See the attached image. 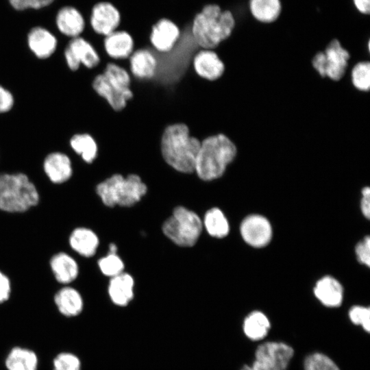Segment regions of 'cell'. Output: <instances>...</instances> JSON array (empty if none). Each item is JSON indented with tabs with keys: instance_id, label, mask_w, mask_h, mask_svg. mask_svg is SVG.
<instances>
[{
	"instance_id": "obj_1",
	"label": "cell",
	"mask_w": 370,
	"mask_h": 370,
	"mask_svg": "<svg viewBox=\"0 0 370 370\" xmlns=\"http://www.w3.org/2000/svg\"><path fill=\"white\" fill-rule=\"evenodd\" d=\"M201 140L191 134L185 123L166 125L160 138V153L164 162L175 171L186 174L195 171Z\"/></svg>"
},
{
	"instance_id": "obj_2",
	"label": "cell",
	"mask_w": 370,
	"mask_h": 370,
	"mask_svg": "<svg viewBox=\"0 0 370 370\" xmlns=\"http://www.w3.org/2000/svg\"><path fill=\"white\" fill-rule=\"evenodd\" d=\"M236 154V146L227 135L219 133L208 136L201 140L194 173L205 182L217 180L225 173Z\"/></svg>"
},
{
	"instance_id": "obj_3",
	"label": "cell",
	"mask_w": 370,
	"mask_h": 370,
	"mask_svg": "<svg viewBox=\"0 0 370 370\" xmlns=\"http://www.w3.org/2000/svg\"><path fill=\"white\" fill-rule=\"evenodd\" d=\"M235 25L231 11L223 10L218 4L210 3L195 14L191 32L195 42L201 49L214 50L231 36Z\"/></svg>"
},
{
	"instance_id": "obj_4",
	"label": "cell",
	"mask_w": 370,
	"mask_h": 370,
	"mask_svg": "<svg viewBox=\"0 0 370 370\" xmlns=\"http://www.w3.org/2000/svg\"><path fill=\"white\" fill-rule=\"evenodd\" d=\"M39 201V192L27 175L21 172L0 173V210L24 212Z\"/></svg>"
},
{
	"instance_id": "obj_5",
	"label": "cell",
	"mask_w": 370,
	"mask_h": 370,
	"mask_svg": "<svg viewBox=\"0 0 370 370\" xmlns=\"http://www.w3.org/2000/svg\"><path fill=\"white\" fill-rule=\"evenodd\" d=\"M147 191L146 184L135 173H114L96 186V193L108 207H130L137 204Z\"/></svg>"
},
{
	"instance_id": "obj_6",
	"label": "cell",
	"mask_w": 370,
	"mask_h": 370,
	"mask_svg": "<svg viewBox=\"0 0 370 370\" xmlns=\"http://www.w3.org/2000/svg\"><path fill=\"white\" fill-rule=\"evenodd\" d=\"M199 215L184 206H177L163 223L164 234L175 245L190 247L196 244L203 230Z\"/></svg>"
},
{
	"instance_id": "obj_7",
	"label": "cell",
	"mask_w": 370,
	"mask_h": 370,
	"mask_svg": "<svg viewBox=\"0 0 370 370\" xmlns=\"http://www.w3.org/2000/svg\"><path fill=\"white\" fill-rule=\"evenodd\" d=\"M349 58V51L338 39H333L324 51L315 54L312 64L321 77L338 81L345 73Z\"/></svg>"
},
{
	"instance_id": "obj_8",
	"label": "cell",
	"mask_w": 370,
	"mask_h": 370,
	"mask_svg": "<svg viewBox=\"0 0 370 370\" xmlns=\"http://www.w3.org/2000/svg\"><path fill=\"white\" fill-rule=\"evenodd\" d=\"M293 354V349L286 343L266 342L258 347L252 365L241 370H285Z\"/></svg>"
},
{
	"instance_id": "obj_9",
	"label": "cell",
	"mask_w": 370,
	"mask_h": 370,
	"mask_svg": "<svg viewBox=\"0 0 370 370\" xmlns=\"http://www.w3.org/2000/svg\"><path fill=\"white\" fill-rule=\"evenodd\" d=\"M64 57L67 67L73 72L81 66L88 69H94L101 62L94 46L82 36L71 38L64 49Z\"/></svg>"
},
{
	"instance_id": "obj_10",
	"label": "cell",
	"mask_w": 370,
	"mask_h": 370,
	"mask_svg": "<svg viewBox=\"0 0 370 370\" xmlns=\"http://www.w3.org/2000/svg\"><path fill=\"white\" fill-rule=\"evenodd\" d=\"M240 232L243 241L255 248L267 245L273 235L270 221L265 217L257 214L248 215L242 221Z\"/></svg>"
},
{
	"instance_id": "obj_11",
	"label": "cell",
	"mask_w": 370,
	"mask_h": 370,
	"mask_svg": "<svg viewBox=\"0 0 370 370\" xmlns=\"http://www.w3.org/2000/svg\"><path fill=\"white\" fill-rule=\"evenodd\" d=\"M120 23V12L112 3L100 1L92 8L90 23L96 34L105 37L117 30Z\"/></svg>"
},
{
	"instance_id": "obj_12",
	"label": "cell",
	"mask_w": 370,
	"mask_h": 370,
	"mask_svg": "<svg viewBox=\"0 0 370 370\" xmlns=\"http://www.w3.org/2000/svg\"><path fill=\"white\" fill-rule=\"evenodd\" d=\"M192 65L195 73L200 79L209 82L220 79L225 70L224 62L213 49L199 50L193 56Z\"/></svg>"
},
{
	"instance_id": "obj_13",
	"label": "cell",
	"mask_w": 370,
	"mask_h": 370,
	"mask_svg": "<svg viewBox=\"0 0 370 370\" xmlns=\"http://www.w3.org/2000/svg\"><path fill=\"white\" fill-rule=\"evenodd\" d=\"M179 27L171 20L162 18L151 27L149 41L158 52L169 53L180 38Z\"/></svg>"
},
{
	"instance_id": "obj_14",
	"label": "cell",
	"mask_w": 370,
	"mask_h": 370,
	"mask_svg": "<svg viewBox=\"0 0 370 370\" xmlns=\"http://www.w3.org/2000/svg\"><path fill=\"white\" fill-rule=\"evenodd\" d=\"M42 169L49 181L56 184L66 182L73 173L71 158L60 151L50 152L45 157Z\"/></svg>"
},
{
	"instance_id": "obj_15",
	"label": "cell",
	"mask_w": 370,
	"mask_h": 370,
	"mask_svg": "<svg viewBox=\"0 0 370 370\" xmlns=\"http://www.w3.org/2000/svg\"><path fill=\"white\" fill-rule=\"evenodd\" d=\"M27 44L30 51L40 60L49 58L56 52L58 41L48 29L36 26L27 35Z\"/></svg>"
},
{
	"instance_id": "obj_16",
	"label": "cell",
	"mask_w": 370,
	"mask_h": 370,
	"mask_svg": "<svg viewBox=\"0 0 370 370\" xmlns=\"http://www.w3.org/2000/svg\"><path fill=\"white\" fill-rule=\"evenodd\" d=\"M91 86L95 92L116 112L123 111L127 102L134 98L133 95L124 93L112 85L102 73L95 76Z\"/></svg>"
},
{
	"instance_id": "obj_17",
	"label": "cell",
	"mask_w": 370,
	"mask_h": 370,
	"mask_svg": "<svg viewBox=\"0 0 370 370\" xmlns=\"http://www.w3.org/2000/svg\"><path fill=\"white\" fill-rule=\"evenodd\" d=\"M128 59L130 72L135 78L149 80L156 76L158 62L149 49L139 48L134 50Z\"/></svg>"
},
{
	"instance_id": "obj_18",
	"label": "cell",
	"mask_w": 370,
	"mask_h": 370,
	"mask_svg": "<svg viewBox=\"0 0 370 370\" xmlns=\"http://www.w3.org/2000/svg\"><path fill=\"white\" fill-rule=\"evenodd\" d=\"M56 25L62 34L70 38L81 36L86 26L80 11L71 5L63 6L58 11Z\"/></svg>"
},
{
	"instance_id": "obj_19",
	"label": "cell",
	"mask_w": 370,
	"mask_h": 370,
	"mask_svg": "<svg viewBox=\"0 0 370 370\" xmlns=\"http://www.w3.org/2000/svg\"><path fill=\"white\" fill-rule=\"evenodd\" d=\"M103 48L110 58L125 60L134 51V40L127 31L116 30L104 37Z\"/></svg>"
},
{
	"instance_id": "obj_20",
	"label": "cell",
	"mask_w": 370,
	"mask_h": 370,
	"mask_svg": "<svg viewBox=\"0 0 370 370\" xmlns=\"http://www.w3.org/2000/svg\"><path fill=\"white\" fill-rule=\"evenodd\" d=\"M315 297L327 307H338L343 299V287L330 275L320 278L314 287Z\"/></svg>"
},
{
	"instance_id": "obj_21",
	"label": "cell",
	"mask_w": 370,
	"mask_h": 370,
	"mask_svg": "<svg viewBox=\"0 0 370 370\" xmlns=\"http://www.w3.org/2000/svg\"><path fill=\"white\" fill-rule=\"evenodd\" d=\"M49 266L56 280L60 284H69L75 280L79 274V265L76 260L63 251L51 258Z\"/></svg>"
},
{
	"instance_id": "obj_22",
	"label": "cell",
	"mask_w": 370,
	"mask_h": 370,
	"mask_svg": "<svg viewBox=\"0 0 370 370\" xmlns=\"http://www.w3.org/2000/svg\"><path fill=\"white\" fill-rule=\"evenodd\" d=\"M69 243L72 249L78 254L86 258H90L95 254L99 245V240L92 230L85 227H79L71 232Z\"/></svg>"
},
{
	"instance_id": "obj_23",
	"label": "cell",
	"mask_w": 370,
	"mask_h": 370,
	"mask_svg": "<svg viewBox=\"0 0 370 370\" xmlns=\"http://www.w3.org/2000/svg\"><path fill=\"white\" fill-rule=\"evenodd\" d=\"M134 280L131 275L121 273L111 278L108 285V295L116 306H125L134 297Z\"/></svg>"
},
{
	"instance_id": "obj_24",
	"label": "cell",
	"mask_w": 370,
	"mask_h": 370,
	"mask_svg": "<svg viewBox=\"0 0 370 370\" xmlns=\"http://www.w3.org/2000/svg\"><path fill=\"white\" fill-rule=\"evenodd\" d=\"M54 302L61 314L77 316L83 310V299L79 292L71 286H64L54 296Z\"/></svg>"
},
{
	"instance_id": "obj_25",
	"label": "cell",
	"mask_w": 370,
	"mask_h": 370,
	"mask_svg": "<svg viewBox=\"0 0 370 370\" xmlns=\"http://www.w3.org/2000/svg\"><path fill=\"white\" fill-rule=\"evenodd\" d=\"M251 16L262 23H272L280 17L282 5L281 0H249Z\"/></svg>"
},
{
	"instance_id": "obj_26",
	"label": "cell",
	"mask_w": 370,
	"mask_h": 370,
	"mask_svg": "<svg viewBox=\"0 0 370 370\" xmlns=\"http://www.w3.org/2000/svg\"><path fill=\"white\" fill-rule=\"evenodd\" d=\"M69 146L87 164L92 163L98 156V144L89 133L73 134L69 139Z\"/></svg>"
},
{
	"instance_id": "obj_27",
	"label": "cell",
	"mask_w": 370,
	"mask_h": 370,
	"mask_svg": "<svg viewBox=\"0 0 370 370\" xmlns=\"http://www.w3.org/2000/svg\"><path fill=\"white\" fill-rule=\"evenodd\" d=\"M203 227L208 234L217 238H223L230 232V224L223 212L218 208H212L205 213L202 220Z\"/></svg>"
},
{
	"instance_id": "obj_28",
	"label": "cell",
	"mask_w": 370,
	"mask_h": 370,
	"mask_svg": "<svg viewBox=\"0 0 370 370\" xmlns=\"http://www.w3.org/2000/svg\"><path fill=\"white\" fill-rule=\"evenodd\" d=\"M38 358L36 354L27 349L14 347L5 360L8 370H36Z\"/></svg>"
},
{
	"instance_id": "obj_29",
	"label": "cell",
	"mask_w": 370,
	"mask_h": 370,
	"mask_svg": "<svg viewBox=\"0 0 370 370\" xmlns=\"http://www.w3.org/2000/svg\"><path fill=\"white\" fill-rule=\"evenodd\" d=\"M269 328L270 322L268 318L260 311H253L244 320V332L253 341L262 339L267 336Z\"/></svg>"
},
{
	"instance_id": "obj_30",
	"label": "cell",
	"mask_w": 370,
	"mask_h": 370,
	"mask_svg": "<svg viewBox=\"0 0 370 370\" xmlns=\"http://www.w3.org/2000/svg\"><path fill=\"white\" fill-rule=\"evenodd\" d=\"M108 81L123 92L134 95L131 88V76L123 66L114 62H108L102 72Z\"/></svg>"
},
{
	"instance_id": "obj_31",
	"label": "cell",
	"mask_w": 370,
	"mask_h": 370,
	"mask_svg": "<svg viewBox=\"0 0 370 370\" xmlns=\"http://www.w3.org/2000/svg\"><path fill=\"white\" fill-rule=\"evenodd\" d=\"M354 86L361 91H368L370 87V63L368 61L358 62L351 73Z\"/></svg>"
},
{
	"instance_id": "obj_32",
	"label": "cell",
	"mask_w": 370,
	"mask_h": 370,
	"mask_svg": "<svg viewBox=\"0 0 370 370\" xmlns=\"http://www.w3.org/2000/svg\"><path fill=\"white\" fill-rule=\"evenodd\" d=\"M98 267L101 272L106 276L114 277L121 274L124 270V263L117 254L108 253L98 260Z\"/></svg>"
},
{
	"instance_id": "obj_33",
	"label": "cell",
	"mask_w": 370,
	"mask_h": 370,
	"mask_svg": "<svg viewBox=\"0 0 370 370\" xmlns=\"http://www.w3.org/2000/svg\"><path fill=\"white\" fill-rule=\"evenodd\" d=\"M304 370H340V369L326 355L321 353H313L306 358Z\"/></svg>"
},
{
	"instance_id": "obj_34",
	"label": "cell",
	"mask_w": 370,
	"mask_h": 370,
	"mask_svg": "<svg viewBox=\"0 0 370 370\" xmlns=\"http://www.w3.org/2000/svg\"><path fill=\"white\" fill-rule=\"evenodd\" d=\"M53 370H81V362L73 354L60 353L53 360Z\"/></svg>"
},
{
	"instance_id": "obj_35",
	"label": "cell",
	"mask_w": 370,
	"mask_h": 370,
	"mask_svg": "<svg viewBox=\"0 0 370 370\" xmlns=\"http://www.w3.org/2000/svg\"><path fill=\"white\" fill-rule=\"evenodd\" d=\"M350 320L355 325H360L367 332L370 331V309L360 306H353L349 311Z\"/></svg>"
},
{
	"instance_id": "obj_36",
	"label": "cell",
	"mask_w": 370,
	"mask_h": 370,
	"mask_svg": "<svg viewBox=\"0 0 370 370\" xmlns=\"http://www.w3.org/2000/svg\"><path fill=\"white\" fill-rule=\"evenodd\" d=\"M10 5L16 10L40 9L51 4L54 0H8Z\"/></svg>"
},
{
	"instance_id": "obj_37",
	"label": "cell",
	"mask_w": 370,
	"mask_h": 370,
	"mask_svg": "<svg viewBox=\"0 0 370 370\" xmlns=\"http://www.w3.org/2000/svg\"><path fill=\"white\" fill-rule=\"evenodd\" d=\"M355 253L358 261L367 267L370 266V238L365 236L357 243L355 247Z\"/></svg>"
},
{
	"instance_id": "obj_38",
	"label": "cell",
	"mask_w": 370,
	"mask_h": 370,
	"mask_svg": "<svg viewBox=\"0 0 370 370\" xmlns=\"http://www.w3.org/2000/svg\"><path fill=\"white\" fill-rule=\"evenodd\" d=\"M15 99L12 92L0 84V114L9 112L14 106Z\"/></svg>"
},
{
	"instance_id": "obj_39",
	"label": "cell",
	"mask_w": 370,
	"mask_h": 370,
	"mask_svg": "<svg viewBox=\"0 0 370 370\" xmlns=\"http://www.w3.org/2000/svg\"><path fill=\"white\" fill-rule=\"evenodd\" d=\"M11 288L10 278L0 271V304L8 300L11 294Z\"/></svg>"
},
{
	"instance_id": "obj_40",
	"label": "cell",
	"mask_w": 370,
	"mask_h": 370,
	"mask_svg": "<svg viewBox=\"0 0 370 370\" xmlns=\"http://www.w3.org/2000/svg\"><path fill=\"white\" fill-rule=\"evenodd\" d=\"M362 198L360 201V210L363 216L369 219L370 217V188L364 187L362 190Z\"/></svg>"
},
{
	"instance_id": "obj_41",
	"label": "cell",
	"mask_w": 370,
	"mask_h": 370,
	"mask_svg": "<svg viewBox=\"0 0 370 370\" xmlns=\"http://www.w3.org/2000/svg\"><path fill=\"white\" fill-rule=\"evenodd\" d=\"M353 3L360 13L363 14L370 13V0H353Z\"/></svg>"
},
{
	"instance_id": "obj_42",
	"label": "cell",
	"mask_w": 370,
	"mask_h": 370,
	"mask_svg": "<svg viewBox=\"0 0 370 370\" xmlns=\"http://www.w3.org/2000/svg\"><path fill=\"white\" fill-rule=\"evenodd\" d=\"M117 247L115 244L111 243L109 246V253L116 254Z\"/></svg>"
}]
</instances>
